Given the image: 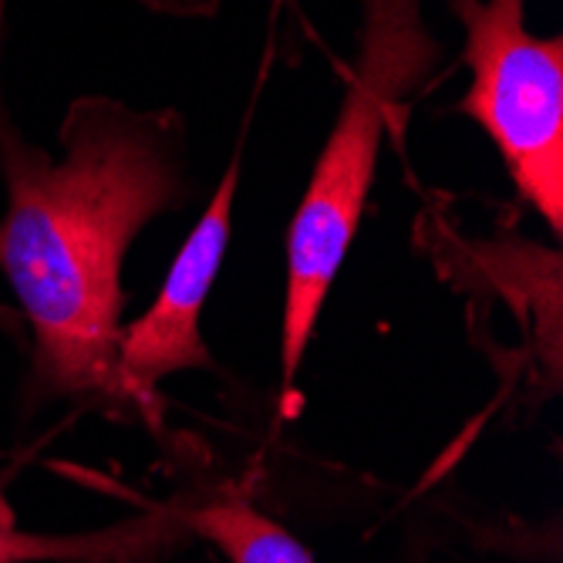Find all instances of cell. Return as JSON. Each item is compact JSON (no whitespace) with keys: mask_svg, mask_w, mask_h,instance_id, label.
<instances>
[{"mask_svg":"<svg viewBox=\"0 0 563 563\" xmlns=\"http://www.w3.org/2000/svg\"><path fill=\"white\" fill-rule=\"evenodd\" d=\"M58 142L62 156H47L0 106V274L31 334L27 395L122 405V264L152 220L189 199V129L176 109L81 95Z\"/></svg>","mask_w":563,"mask_h":563,"instance_id":"6da1fadb","label":"cell"},{"mask_svg":"<svg viewBox=\"0 0 563 563\" xmlns=\"http://www.w3.org/2000/svg\"><path fill=\"white\" fill-rule=\"evenodd\" d=\"M445 47L422 0H357L354 58L344 98L287 227V290L280 321V385L290 395L331 284L362 227L388 135L401 145L412 101L432 85Z\"/></svg>","mask_w":563,"mask_h":563,"instance_id":"7a4b0ae2","label":"cell"},{"mask_svg":"<svg viewBox=\"0 0 563 563\" xmlns=\"http://www.w3.org/2000/svg\"><path fill=\"white\" fill-rule=\"evenodd\" d=\"M463 24L473 71L452 112L496 145L520 202L563 233V37L527 31V0H442Z\"/></svg>","mask_w":563,"mask_h":563,"instance_id":"3957f363","label":"cell"},{"mask_svg":"<svg viewBox=\"0 0 563 563\" xmlns=\"http://www.w3.org/2000/svg\"><path fill=\"white\" fill-rule=\"evenodd\" d=\"M416 243L429 253L432 267L459 294L470 311L503 303L520 321L523 357H533L543 391H560L563 365V297H560V250L523 236L514 227H496L489 236H470L452 220V196L426 192L416 223Z\"/></svg>","mask_w":563,"mask_h":563,"instance_id":"277c9868","label":"cell"},{"mask_svg":"<svg viewBox=\"0 0 563 563\" xmlns=\"http://www.w3.org/2000/svg\"><path fill=\"white\" fill-rule=\"evenodd\" d=\"M240 163L243 156L236 148L217 192L210 196V207L202 210L192 233L179 246L156 300L148 303V311L139 321L119 331L115 375H119L122 405H132L148 426H159L163 416L159 385L166 378L179 372L213 368V354L207 341H202L199 318L230 246Z\"/></svg>","mask_w":563,"mask_h":563,"instance_id":"5b68a950","label":"cell"},{"mask_svg":"<svg viewBox=\"0 0 563 563\" xmlns=\"http://www.w3.org/2000/svg\"><path fill=\"white\" fill-rule=\"evenodd\" d=\"M189 537V503L148 506L88 533H31L0 523V563H166Z\"/></svg>","mask_w":563,"mask_h":563,"instance_id":"8992f818","label":"cell"},{"mask_svg":"<svg viewBox=\"0 0 563 563\" xmlns=\"http://www.w3.org/2000/svg\"><path fill=\"white\" fill-rule=\"evenodd\" d=\"M189 530L213 543L230 563H318L287 527L261 514L240 493L189 503Z\"/></svg>","mask_w":563,"mask_h":563,"instance_id":"52a82bcc","label":"cell"},{"mask_svg":"<svg viewBox=\"0 0 563 563\" xmlns=\"http://www.w3.org/2000/svg\"><path fill=\"white\" fill-rule=\"evenodd\" d=\"M139 4L166 18H213L223 0H139Z\"/></svg>","mask_w":563,"mask_h":563,"instance_id":"ba28073f","label":"cell"},{"mask_svg":"<svg viewBox=\"0 0 563 563\" xmlns=\"http://www.w3.org/2000/svg\"><path fill=\"white\" fill-rule=\"evenodd\" d=\"M21 318L14 311H8V307H0V328H8V331H18Z\"/></svg>","mask_w":563,"mask_h":563,"instance_id":"9c48e42d","label":"cell"}]
</instances>
